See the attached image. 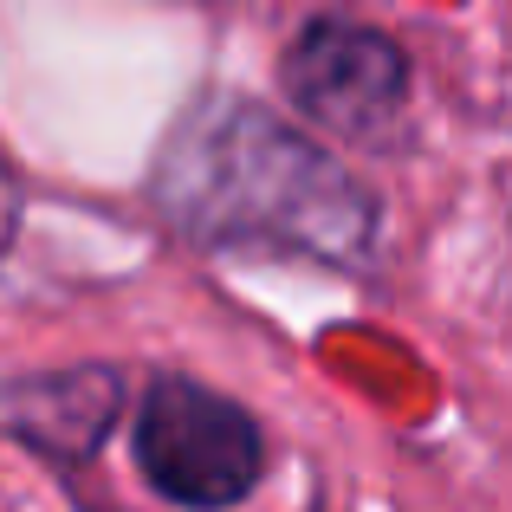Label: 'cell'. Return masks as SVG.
<instances>
[{
  "label": "cell",
  "instance_id": "cell-1",
  "mask_svg": "<svg viewBox=\"0 0 512 512\" xmlns=\"http://www.w3.org/2000/svg\"><path fill=\"white\" fill-rule=\"evenodd\" d=\"M150 201L182 240L214 253H292L318 266H370L383 214L325 143L260 98L208 91L156 150Z\"/></svg>",
  "mask_w": 512,
  "mask_h": 512
},
{
  "label": "cell",
  "instance_id": "cell-2",
  "mask_svg": "<svg viewBox=\"0 0 512 512\" xmlns=\"http://www.w3.org/2000/svg\"><path fill=\"white\" fill-rule=\"evenodd\" d=\"M137 467L175 506H240L266 474V435L234 396L195 376H156L137 409Z\"/></svg>",
  "mask_w": 512,
  "mask_h": 512
},
{
  "label": "cell",
  "instance_id": "cell-3",
  "mask_svg": "<svg viewBox=\"0 0 512 512\" xmlns=\"http://www.w3.org/2000/svg\"><path fill=\"white\" fill-rule=\"evenodd\" d=\"M279 85L318 130L350 143H383L409 104V52L383 26H363L350 13H318L292 33L286 59H279Z\"/></svg>",
  "mask_w": 512,
  "mask_h": 512
},
{
  "label": "cell",
  "instance_id": "cell-4",
  "mask_svg": "<svg viewBox=\"0 0 512 512\" xmlns=\"http://www.w3.org/2000/svg\"><path fill=\"white\" fill-rule=\"evenodd\" d=\"M124 383L117 370H59V376H26L0 389V428L20 435L26 448L52 461H85L117 422Z\"/></svg>",
  "mask_w": 512,
  "mask_h": 512
},
{
  "label": "cell",
  "instance_id": "cell-5",
  "mask_svg": "<svg viewBox=\"0 0 512 512\" xmlns=\"http://www.w3.org/2000/svg\"><path fill=\"white\" fill-rule=\"evenodd\" d=\"M0 227H7V188H0Z\"/></svg>",
  "mask_w": 512,
  "mask_h": 512
},
{
  "label": "cell",
  "instance_id": "cell-6",
  "mask_svg": "<svg viewBox=\"0 0 512 512\" xmlns=\"http://www.w3.org/2000/svg\"><path fill=\"white\" fill-rule=\"evenodd\" d=\"M188 7H227V0H188Z\"/></svg>",
  "mask_w": 512,
  "mask_h": 512
}]
</instances>
